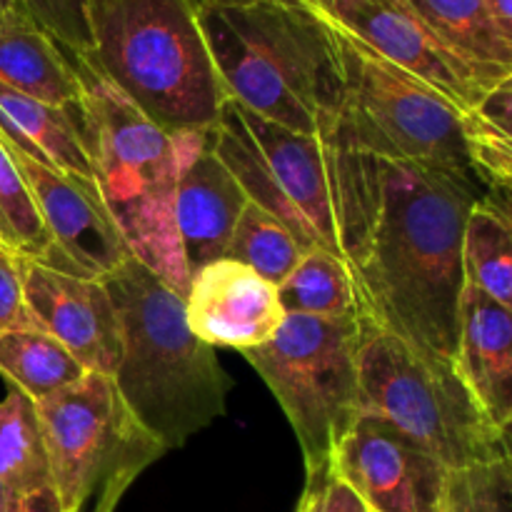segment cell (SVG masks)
I'll use <instances>...</instances> for the list:
<instances>
[{
  "instance_id": "obj_37",
  "label": "cell",
  "mask_w": 512,
  "mask_h": 512,
  "mask_svg": "<svg viewBox=\"0 0 512 512\" xmlns=\"http://www.w3.org/2000/svg\"><path fill=\"white\" fill-rule=\"evenodd\" d=\"M98 3H103V0H88L90 10H93V8H95V5H98ZM200 3H203V0H195V5H200Z\"/></svg>"
},
{
  "instance_id": "obj_18",
  "label": "cell",
  "mask_w": 512,
  "mask_h": 512,
  "mask_svg": "<svg viewBox=\"0 0 512 512\" xmlns=\"http://www.w3.org/2000/svg\"><path fill=\"white\" fill-rule=\"evenodd\" d=\"M0 83L65 110H73L83 93L73 53L23 8L0 15Z\"/></svg>"
},
{
  "instance_id": "obj_3",
  "label": "cell",
  "mask_w": 512,
  "mask_h": 512,
  "mask_svg": "<svg viewBox=\"0 0 512 512\" xmlns=\"http://www.w3.org/2000/svg\"><path fill=\"white\" fill-rule=\"evenodd\" d=\"M198 23L230 100L315 138H338L345 73L333 28L310 0H203Z\"/></svg>"
},
{
  "instance_id": "obj_21",
  "label": "cell",
  "mask_w": 512,
  "mask_h": 512,
  "mask_svg": "<svg viewBox=\"0 0 512 512\" xmlns=\"http://www.w3.org/2000/svg\"><path fill=\"white\" fill-rule=\"evenodd\" d=\"M433 33L478 75L485 88L512 73V53L485 0H408Z\"/></svg>"
},
{
  "instance_id": "obj_5",
  "label": "cell",
  "mask_w": 512,
  "mask_h": 512,
  "mask_svg": "<svg viewBox=\"0 0 512 512\" xmlns=\"http://www.w3.org/2000/svg\"><path fill=\"white\" fill-rule=\"evenodd\" d=\"M120 320L123 353L113 383L133 418L163 445L180 448L225 415L230 380L215 348L190 330L185 295L130 258L105 278Z\"/></svg>"
},
{
  "instance_id": "obj_22",
  "label": "cell",
  "mask_w": 512,
  "mask_h": 512,
  "mask_svg": "<svg viewBox=\"0 0 512 512\" xmlns=\"http://www.w3.org/2000/svg\"><path fill=\"white\" fill-rule=\"evenodd\" d=\"M278 298L285 315L368 320L353 268L343 258L323 248L308 250L300 258L293 273L278 285Z\"/></svg>"
},
{
  "instance_id": "obj_24",
  "label": "cell",
  "mask_w": 512,
  "mask_h": 512,
  "mask_svg": "<svg viewBox=\"0 0 512 512\" xmlns=\"http://www.w3.org/2000/svg\"><path fill=\"white\" fill-rule=\"evenodd\" d=\"M0 483L20 495L50 485L38 410L18 388L0 403Z\"/></svg>"
},
{
  "instance_id": "obj_9",
  "label": "cell",
  "mask_w": 512,
  "mask_h": 512,
  "mask_svg": "<svg viewBox=\"0 0 512 512\" xmlns=\"http://www.w3.org/2000/svg\"><path fill=\"white\" fill-rule=\"evenodd\" d=\"M368 320L288 315L270 343L245 360L283 408L308 480L330 470L335 448L358 420V350Z\"/></svg>"
},
{
  "instance_id": "obj_31",
  "label": "cell",
  "mask_w": 512,
  "mask_h": 512,
  "mask_svg": "<svg viewBox=\"0 0 512 512\" xmlns=\"http://www.w3.org/2000/svg\"><path fill=\"white\" fill-rule=\"evenodd\" d=\"M298 512H370L358 493L335 473L308 480Z\"/></svg>"
},
{
  "instance_id": "obj_17",
  "label": "cell",
  "mask_w": 512,
  "mask_h": 512,
  "mask_svg": "<svg viewBox=\"0 0 512 512\" xmlns=\"http://www.w3.org/2000/svg\"><path fill=\"white\" fill-rule=\"evenodd\" d=\"M245 203L248 195L213 153L208 138V145L188 165L175 193V225L190 275L225 258Z\"/></svg>"
},
{
  "instance_id": "obj_14",
  "label": "cell",
  "mask_w": 512,
  "mask_h": 512,
  "mask_svg": "<svg viewBox=\"0 0 512 512\" xmlns=\"http://www.w3.org/2000/svg\"><path fill=\"white\" fill-rule=\"evenodd\" d=\"M20 275L25 305L35 325L63 343L88 373L113 378L123 340L118 310L105 280L85 278L28 258H20Z\"/></svg>"
},
{
  "instance_id": "obj_7",
  "label": "cell",
  "mask_w": 512,
  "mask_h": 512,
  "mask_svg": "<svg viewBox=\"0 0 512 512\" xmlns=\"http://www.w3.org/2000/svg\"><path fill=\"white\" fill-rule=\"evenodd\" d=\"M358 413L390 425L448 470L498 458L510 448L450 360L365 323L358 350Z\"/></svg>"
},
{
  "instance_id": "obj_13",
  "label": "cell",
  "mask_w": 512,
  "mask_h": 512,
  "mask_svg": "<svg viewBox=\"0 0 512 512\" xmlns=\"http://www.w3.org/2000/svg\"><path fill=\"white\" fill-rule=\"evenodd\" d=\"M320 8L375 53L430 85L463 115L488 93L478 75L433 33L408 0H345Z\"/></svg>"
},
{
  "instance_id": "obj_28",
  "label": "cell",
  "mask_w": 512,
  "mask_h": 512,
  "mask_svg": "<svg viewBox=\"0 0 512 512\" xmlns=\"http://www.w3.org/2000/svg\"><path fill=\"white\" fill-rule=\"evenodd\" d=\"M440 512H512V445L498 458L450 470Z\"/></svg>"
},
{
  "instance_id": "obj_19",
  "label": "cell",
  "mask_w": 512,
  "mask_h": 512,
  "mask_svg": "<svg viewBox=\"0 0 512 512\" xmlns=\"http://www.w3.org/2000/svg\"><path fill=\"white\" fill-rule=\"evenodd\" d=\"M0 135L38 163L95 183L93 160L70 110L0 83Z\"/></svg>"
},
{
  "instance_id": "obj_10",
  "label": "cell",
  "mask_w": 512,
  "mask_h": 512,
  "mask_svg": "<svg viewBox=\"0 0 512 512\" xmlns=\"http://www.w3.org/2000/svg\"><path fill=\"white\" fill-rule=\"evenodd\" d=\"M35 410L50 485L65 512H113L130 483L165 453L133 418L110 375L85 373Z\"/></svg>"
},
{
  "instance_id": "obj_26",
  "label": "cell",
  "mask_w": 512,
  "mask_h": 512,
  "mask_svg": "<svg viewBox=\"0 0 512 512\" xmlns=\"http://www.w3.org/2000/svg\"><path fill=\"white\" fill-rule=\"evenodd\" d=\"M303 255L305 248L295 240V235L280 220L248 200L233 230L225 258L248 265L265 280L280 285L293 273Z\"/></svg>"
},
{
  "instance_id": "obj_4",
  "label": "cell",
  "mask_w": 512,
  "mask_h": 512,
  "mask_svg": "<svg viewBox=\"0 0 512 512\" xmlns=\"http://www.w3.org/2000/svg\"><path fill=\"white\" fill-rule=\"evenodd\" d=\"M73 60L83 93L70 113L93 160L100 198L130 258L188 295L190 273L175 225V193L188 165L208 145L210 130H163L95 68L90 55H73Z\"/></svg>"
},
{
  "instance_id": "obj_16",
  "label": "cell",
  "mask_w": 512,
  "mask_h": 512,
  "mask_svg": "<svg viewBox=\"0 0 512 512\" xmlns=\"http://www.w3.org/2000/svg\"><path fill=\"white\" fill-rule=\"evenodd\" d=\"M455 368L485 418L512 433V310L465 285Z\"/></svg>"
},
{
  "instance_id": "obj_1",
  "label": "cell",
  "mask_w": 512,
  "mask_h": 512,
  "mask_svg": "<svg viewBox=\"0 0 512 512\" xmlns=\"http://www.w3.org/2000/svg\"><path fill=\"white\" fill-rule=\"evenodd\" d=\"M485 190L478 180L378 160L373 223L358 268L368 323L455 363L465 223Z\"/></svg>"
},
{
  "instance_id": "obj_36",
  "label": "cell",
  "mask_w": 512,
  "mask_h": 512,
  "mask_svg": "<svg viewBox=\"0 0 512 512\" xmlns=\"http://www.w3.org/2000/svg\"><path fill=\"white\" fill-rule=\"evenodd\" d=\"M313 3H318V5H338V3H345V0H313Z\"/></svg>"
},
{
  "instance_id": "obj_6",
  "label": "cell",
  "mask_w": 512,
  "mask_h": 512,
  "mask_svg": "<svg viewBox=\"0 0 512 512\" xmlns=\"http://www.w3.org/2000/svg\"><path fill=\"white\" fill-rule=\"evenodd\" d=\"M95 68L170 133L213 130L228 93L195 0H103L90 10Z\"/></svg>"
},
{
  "instance_id": "obj_35",
  "label": "cell",
  "mask_w": 512,
  "mask_h": 512,
  "mask_svg": "<svg viewBox=\"0 0 512 512\" xmlns=\"http://www.w3.org/2000/svg\"><path fill=\"white\" fill-rule=\"evenodd\" d=\"M13 8H23V5H20V0H0V15H5L8 10H13Z\"/></svg>"
},
{
  "instance_id": "obj_33",
  "label": "cell",
  "mask_w": 512,
  "mask_h": 512,
  "mask_svg": "<svg viewBox=\"0 0 512 512\" xmlns=\"http://www.w3.org/2000/svg\"><path fill=\"white\" fill-rule=\"evenodd\" d=\"M500 38L512 53V0H485Z\"/></svg>"
},
{
  "instance_id": "obj_30",
  "label": "cell",
  "mask_w": 512,
  "mask_h": 512,
  "mask_svg": "<svg viewBox=\"0 0 512 512\" xmlns=\"http://www.w3.org/2000/svg\"><path fill=\"white\" fill-rule=\"evenodd\" d=\"M35 325L23 293L20 258L0 245V333Z\"/></svg>"
},
{
  "instance_id": "obj_15",
  "label": "cell",
  "mask_w": 512,
  "mask_h": 512,
  "mask_svg": "<svg viewBox=\"0 0 512 512\" xmlns=\"http://www.w3.org/2000/svg\"><path fill=\"white\" fill-rule=\"evenodd\" d=\"M185 315L190 330L210 348L240 353L270 343L288 318L278 285L230 258L213 260L190 275Z\"/></svg>"
},
{
  "instance_id": "obj_20",
  "label": "cell",
  "mask_w": 512,
  "mask_h": 512,
  "mask_svg": "<svg viewBox=\"0 0 512 512\" xmlns=\"http://www.w3.org/2000/svg\"><path fill=\"white\" fill-rule=\"evenodd\" d=\"M465 285L512 310V198L488 185L468 213L463 235Z\"/></svg>"
},
{
  "instance_id": "obj_27",
  "label": "cell",
  "mask_w": 512,
  "mask_h": 512,
  "mask_svg": "<svg viewBox=\"0 0 512 512\" xmlns=\"http://www.w3.org/2000/svg\"><path fill=\"white\" fill-rule=\"evenodd\" d=\"M0 245L28 260H48L55 245L33 193L0 135Z\"/></svg>"
},
{
  "instance_id": "obj_8",
  "label": "cell",
  "mask_w": 512,
  "mask_h": 512,
  "mask_svg": "<svg viewBox=\"0 0 512 512\" xmlns=\"http://www.w3.org/2000/svg\"><path fill=\"white\" fill-rule=\"evenodd\" d=\"M320 13L333 28L343 58L345 113L340 138L375 160L420 165L485 183L475 170L465 115L430 85L375 53L333 15L323 8Z\"/></svg>"
},
{
  "instance_id": "obj_32",
  "label": "cell",
  "mask_w": 512,
  "mask_h": 512,
  "mask_svg": "<svg viewBox=\"0 0 512 512\" xmlns=\"http://www.w3.org/2000/svg\"><path fill=\"white\" fill-rule=\"evenodd\" d=\"M10 512H65L60 505L58 493H55L53 485H45V488L30 490V493L18 495L15 505Z\"/></svg>"
},
{
  "instance_id": "obj_34",
  "label": "cell",
  "mask_w": 512,
  "mask_h": 512,
  "mask_svg": "<svg viewBox=\"0 0 512 512\" xmlns=\"http://www.w3.org/2000/svg\"><path fill=\"white\" fill-rule=\"evenodd\" d=\"M20 493H15L10 485L0 483V512H10V508L15 505V500H18Z\"/></svg>"
},
{
  "instance_id": "obj_23",
  "label": "cell",
  "mask_w": 512,
  "mask_h": 512,
  "mask_svg": "<svg viewBox=\"0 0 512 512\" xmlns=\"http://www.w3.org/2000/svg\"><path fill=\"white\" fill-rule=\"evenodd\" d=\"M0 373L33 403L78 383L88 370L38 325L0 333Z\"/></svg>"
},
{
  "instance_id": "obj_12",
  "label": "cell",
  "mask_w": 512,
  "mask_h": 512,
  "mask_svg": "<svg viewBox=\"0 0 512 512\" xmlns=\"http://www.w3.org/2000/svg\"><path fill=\"white\" fill-rule=\"evenodd\" d=\"M8 148L33 193L40 218L55 245L53 255L40 263L85 278L105 280L125 260H130L123 235L110 218L98 185L38 163L10 143Z\"/></svg>"
},
{
  "instance_id": "obj_11",
  "label": "cell",
  "mask_w": 512,
  "mask_h": 512,
  "mask_svg": "<svg viewBox=\"0 0 512 512\" xmlns=\"http://www.w3.org/2000/svg\"><path fill=\"white\" fill-rule=\"evenodd\" d=\"M370 512H440L450 470L380 420L358 415L330 460Z\"/></svg>"
},
{
  "instance_id": "obj_39",
  "label": "cell",
  "mask_w": 512,
  "mask_h": 512,
  "mask_svg": "<svg viewBox=\"0 0 512 512\" xmlns=\"http://www.w3.org/2000/svg\"><path fill=\"white\" fill-rule=\"evenodd\" d=\"M508 438H510V435H508ZM510 445H512V438H510Z\"/></svg>"
},
{
  "instance_id": "obj_25",
  "label": "cell",
  "mask_w": 512,
  "mask_h": 512,
  "mask_svg": "<svg viewBox=\"0 0 512 512\" xmlns=\"http://www.w3.org/2000/svg\"><path fill=\"white\" fill-rule=\"evenodd\" d=\"M465 133L485 185L512 183V73L465 113Z\"/></svg>"
},
{
  "instance_id": "obj_38",
  "label": "cell",
  "mask_w": 512,
  "mask_h": 512,
  "mask_svg": "<svg viewBox=\"0 0 512 512\" xmlns=\"http://www.w3.org/2000/svg\"><path fill=\"white\" fill-rule=\"evenodd\" d=\"M498 188H505L510 193V198H512V183H508V185H498Z\"/></svg>"
},
{
  "instance_id": "obj_2",
  "label": "cell",
  "mask_w": 512,
  "mask_h": 512,
  "mask_svg": "<svg viewBox=\"0 0 512 512\" xmlns=\"http://www.w3.org/2000/svg\"><path fill=\"white\" fill-rule=\"evenodd\" d=\"M210 148L250 203L295 235L305 253L323 248L358 278L378 195V160L343 138L295 133L225 100Z\"/></svg>"
},
{
  "instance_id": "obj_29",
  "label": "cell",
  "mask_w": 512,
  "mask_h": 512,
  "mask_svg": "<svg viewBox=\"0 0 512 512\" xmlns=\"http://www.w3.org/2000/svg\"><path fill=\"white\" fill-rule=\"evenodd\" d=\"M20 5L68 53H93L95 40L88 0H20Z\"/></svg>"
}]
</instances>
